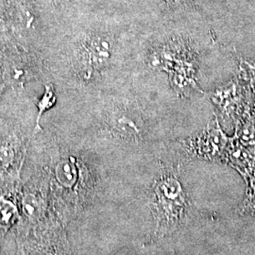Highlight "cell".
Listing matches in <instances>:
<instances>
[{
    "label": "cell",
    "instance_id": "obj_1",
    "mask_svg": "<svg viewBox=\"0 0 255 255\" xmlns=\"http://www.w3.org/2000/svg\"><path fill=\"white\" fill-rule=\"evenodd\" d=\"M18 255H69L61 224L58 221L40 228H17Z\"/></svg>",
    "mask_w": 255,
    "mask_h": 255
},
{
    "label": "cell",
    "instance_id": "obj_2",
    "mask_svg": "<svg viewBox=\"0 0 255 255\" xmlns=\"http://www.w3.org/2000/svg\"><path fill=\"white\" fill-rule=\"evenodd\" d=\"M18 175L8 176L0 187V247L10 229L21 219Z\"/></svg>",
    "mask_w": 255,
    "mask_h": 255
},
{
    "label": "cell",
    "instance_id": "obj_3",
    "mask_svg": "<svg viewBox=\"0 0 255 255\" xmlns=\"http://www.w3.org/2000/svg\"><path fill=\"white\" fill-rule=\"evenodd\" d=\"M110 44L107 39L93 37L85 41L80 52L82 70L88 75L104 67L110 59Z\"/></svg>",
    "mask_w": 255,
    "mask_h": 255
},
{
    "label": "cell",
    "instance_id": "obj_4",
    "mask_svg": "<svg viewBox=\"0 0 255 255\" xmlns=\"http://www.w3.org/2000/svg\"><path fill=\"white\" fill-rule=\"evenodd\" d=\"M23 152V142L15 134H9L0 141V176L18 175L14 172Z\"/></svg>",
    "mask_w": 255,
    "mask_h": 255
},
{
    "label": "cell",
    "instance_id": "obj_5",
    "mask_svg": "<svg viewBox=\"0 0 255 255\" xmlns=\"http://www.w3.org/2000/svg\"><path fill=\"white\" fill-rule=\"evenodd\" d=\"M56 100H57V98H56L54 86L52 84H46L45 93L37 103L38 114H37L36 121H35V127L33 129V135H35L37 132L41 129L40 120L42 119L43 114L47 110L51 109L54 106Z\"/></svg>",
    "mask_w": 255,
    "mask_h": 255
}]
</instances>
